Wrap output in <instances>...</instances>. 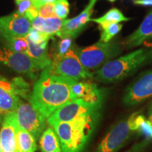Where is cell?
<instances>
[{
    "mask_svg": "<svg viewBox=\"0 0 152 152\" xmlns=\"http://www.w3.org/2000/svg\"><path fill=\"white\" fill-rule=\"evenodd\" d=\"M75 81L55 73L49 66L43 69L34 85L30 103L47 119L57 109L76 99L72 91Z\"/></svg>",
    "mask_w": 152,
    "mask_h": 152,
    "instance_id": "6da1fadb",
    "label": "cell"
},
{
    "mask_svg": "<svg viewBox=\"0 0 152 152\" xmlns=\"http://www.w3.org/2000/svg\"><path fill=\"white\" fill-rule=\"evenodd\" d=\"M152 60V46L137 49L106 63L95 71L94 79L100 83H115L126 78Z\"/></svg>",
    "mask_w": 152,
    "mask_h": 152,
    "instance_id": "7a4b0ae2",
    "label": "cell"
},
{
    "mask_svg": "<svg viewBox=\"0 0 152 152\" xmlns=\"http://www.w3.org/2000/svg\"><path fill=\"white\" fill-rule=\"evenodd\" d=\"M100 114L52 127L59 140L62 152H83L98 124Z\"/></svg>",
    "mask_w": 152,
    "mask_h": 152,
    "instance_id": "3957f363",
    "label": "cell"
},
{
    "mask_svg": "<svg viewBox=\"0 0 152 152\" xmlns=\"http://www.w3.org/2000/svg\"><path fill=\"white\" fill-rule=\"evenodd\" d=\"M145 120L139 112H135L128 118L121 121L110 129L95 152H118L134 132L139 131Z\"/></svg>",
    "mask_w": 152,
    "mask_h": 152,
    "instance_id": "277c9868",
    "label": "cell"
},
{
    "mask_svg": "<svg viewBox=\"0 0 152 152\" xmlns=\"http://www.w3.org/2000/svg\"><path fill=\"white\" fill-rule=\"evenodd\" d=\"M122 45L115 41H99L87 47L75 48V53L85 68L97 71L106 63L117 58L122 53Z\"/></svg>",
    "mask_w": 152,
    "mask_h": 152,
    "instance_id": "5b68a950",
    "label": "cell"
},
{
    "mask_svg": "<svg viewBox=\"0 0 152 152\" xmlns=\"http://www.w3.org/2000/svg\"><path fill=\"white\" fill-rule=\"evenodd\" d=\"M102 106L76 99L57 109L47 119L49 126L58 123L71 122L100 114Z\"/></svg>",
    "mask_w": 152,
    "mask_h": 152,
    "instance_id": "8992f818",
    "label": "cell"
},
{
    "mask_svg": "<svg viewBox=\"0 0 152 152\" xmlns=\"http://www.w3.org/2000/svg\"><path fill=\"white\" fill-rule=\"evenodd\" d=\"M76 46L70 49L65 55L52 60L50 66L58 75L76 81L94 79V73L84 67L75 53Z\"/></svg>",
    "mask_w": 152,
    "mask_h": 152,
    "instance_id": "52a82bcc",
    "label": "cell"
},
{
    "mask_svg": "<svg viewBox=\"0 0 152 152\" xmlns=\"http://www.w3.org/2000/svg\"><path fill=\"white\" fill-rule=\"evenodd\" d=\"M13 112L18 126L30 133L36 140H39L46 127V118L37 111L31 104L22 100Z\"/></svg>",
    "mask_w": 152,
    "mask_h": 152,
    "instance_id": "ba28073f",
    "label": "cell"
},
{
    "mask_svg": "<svg viewBox=\"0 0 152 152\" xmlns=\"http://www.w3.org/2000/svg\"><path fill=\"white\" fill-rule=\"evenodd\" d=\"M0 64L31 79L35 78L37 72L39 71L27 54L15 52L6 44L0 46Z\"/></svg>",
    "mask_w": 152,
    "mask_h": 152,
    "instance_id": "9c48e42d",
    "label": "cell"
},
{
    "mask_svg": "<svg viewBox=\"0 0 152 152\" xmlns=\"http://www.w3.org/2000/svg\"><path fill=\"white\" fill-rule=\"evenodd\" d=\"M152 98V69L140 74L125 89L123 104L127 107L138 105Z\"/></svg>",
    "mask_w": 152,
    "mask_h": 152,
    "instance_id": "30bf717a",
    "label": "cell"
},
{
    "mask_svg": "<svg viewBox=\"0 0 152 152\" xmlns=\"http://www.w3.org/2000/svg\"><path fill=\"white\" fill-rule=\"evenodd\" d=\"M26 83L23 80L11 82L0 75V113L6 115L14 111L25 94Z\"/></svg>",
    "mask_w": 152,
    "mask_h": 152,
    "instance_id": "8fae6325",
    "label": "cell"
},
{
    "mask_svg": "<svg viewBox=\"0 0 152 152\" xmlns=\"http://www.w3.org/2000/svg\"><path fill=\"white\" fill-rule=\"evenodd\" d=\"M32 28L31 21L27 16L16 12L0 17V37H26Z\"/></svg>",
    "mask_w": 152,
    "mask_h": 152,
    "instance_id": "7c38bea8",
    "label": "cell"
},
{
    "mask_svg": "<svg viewBox=\"0 0 152 152\" xmlns=\"http://www.w3.org/2000/svg\"><path fill=\"white\" fill-rule=\"evenodd\" d=\"M96 1L97 0H90L87 7L79 15L75 18L64 20L61 29L57 37L59 38L71 37L75 39L91 21V16Z\"/></svg>",
    "mask_w": 152,
    "mask_h": 152,
    "instance_id": "4fadbf2b",
    "label": "cell"
},
{
    "mask_svg": "<svg viewBox=\"0 0 152 152\" xmlns=\"http://www.w3.org/2000/svg\"><path fill=\"white\" fill-rule=\"evenodd\" d=\"M72 91L76 99L96 105H103L105 96L104 90L90 81H75L72 85Z\"/></svg>",
    "mask_w": 152,
    "mask_h": 152,
    "instance_id": "5bb4252c",
    "label": "cell"
},
{
    "mask_svg": "<svg viewBox=\"0 0 152 152\" xmlns=\"http://www.w3.org/2000/svg\"><path fill=\"white\" fill-rule=\"evenodd\" d=\"M16 125L14 112L6 114L0 128V147L1 152H17Z\"/></svg>",
    "mask_w": 152,
    "mask_h": 152,
    "instance_id": "9a60e30c",
    "label": "cell"
},
{
    "mask_svg": "<svg viewBox=\"0 0 152 152\" xmlns=\"http://www.w3.org/2000/svg\"><path fill=\"white\" fill-rule=\"evenodd\" d=\"M152 36V10L148 13L137 29L125 38L123 46L127 49L139 47Z\"/></svg>",
    "mask_w": 152,
    "mask_h": 152,
    "instance_id": "2e32d148",
    "label": "cell"
},
{
    "mask_svg": "<svg viewBox=\"0 0 152 152\" xmlns=\"http://www.w3.org/2000/svg\"><path fill=\"white\" fill-rule=\"evenodd\" d=\"M28 39V38H27ZM29 51L28 56L35 63L39 70H43L52 64V57L49 56L47 50L48 42L42 44H34L28 40Z\"/></svg>",
    "mask_w": 152,
    "mask_h": 152,
    "instance_id": "e0dca14e",
    "label": "cell"
},
{
    "mask_svg": "<svg viewBox=\"0 0 152 152\" xmlns=\"http://www.w3.org/2000/svg\"><path fill=\"white\" fill-rule=\"evenodd\" d=\"M64 20L56 16L42 18L37 16L31 20L32 28L47 34L51 37L57 36L61 29Z\"/></svg>",
    "mask_w": 152,
    "mask_h": 152,
    "instance_id": "ac0fdd59",
    "label": "cell"
},
{
    "mask_svg": "<svg viewBox=\"0 0 152 152\" xmlns=\"http://www.w3.org/2000/svg\"><path fill=\"white\" fill-rule=\"evenodd\" d=\"M39 141L42 152H62L59 140L52 127L45 129Z\"/></svg>",
    "mask_w": 152,
    "mask_h": 152,
    "instance_id": "d6986e66",
    "label": "cell"
},
{
    "mask_svg": "<svg viewBox=\"0 0 152 152\" xmlns=\"http://www.w3.org/2000/svg\"><path fill=\"white\" fill-rule=\"evenodd\" d=\"M17 123V122H16ZM17 152H35L37 150V140L30 133L16 125Z\"/></svg>",
    "mask_w": 152,
    "mask_h": 152,
    "instance_id": "ffe728a7",
    "label": "cell"
},
{
    "mask_svg": "<svg viewBox=\"0 0 152 152\" xmlns=\"http://www.w3.org/2000/svg\"><path fill=\"white\" fill-rule=\"evenodd\" d=\"M131 18H128L117 8H112L103 16L96 18H91V21L96 23L99 26H106L113 23L129 21Z\"/></svg>",
    "mask_w": 152,
    "mask_h": 152,
    "instance_id": "44dd1931",
    "label": "cell"
},
{
    "mask_svg": "<svg viewBox=\"0 0 152 152\" xmlns=\"http://www.w3.org/2000/svg\"><path fill=\"white\" fill-rule=\"evenodd\" d=\"M43 2V0H20L16 2L18 5L17 12L27 16L31 21L38 16V7Z\"/></svg>",
    "mask_w": 152,
    "mask_h": 152,
    "instance_id": "7402d4cb",
    "label": "cell"
},
{
    "mask_svg": "<svg viewBox=\"0 0 152 152\" xmlns=\"http://www.w3.org/2000/svg\"><path fill=\"white\" fill-rule=\"evenodd\" d=\"M1 39L5 41V44L14 50L15 52L27 54L29 51V44L26 37H12V36H1Z\"/></svg>",
    "mask_w": 152,
    "mask_h": 152,
    "instance_id": "603a6c76",
    "label": "cell"
},
{
    "mask_svg": "<svg viewBox=\"0 0 152 152\" xmlns=\"http://www.w3.org/2000/svg\"><path fill=\"white\" fill-rule=\"evenodd\" d=\"M123 25L121 23H113L106 26H99L100 30L99 41L104 42H109L121 31Z\"/></svg>",
    "mask_w": 152,
    "mask_h": 152,
    "instance_id": "cb8c5ba5",
    "label": "cell"
},
{
    "mask_svg": "<svg viewBox=\"0 0 152 152\" xmlns=\"http://www.w3.org/2000/svg\"><path fill=\"white\" fill-rule=\"evenodd\" d=\"M60 40L58 42L57 45L56 50L55 52L54 56H51L52 59L59 58L64 55H65L70 49H71L75 46L73 44V38L71 37H64L60 38Z\"/></svg>",
    "mask_w": 152,
    "mask_h": 152,
    "instance_id": "d4e9b609",
    "label": "cell"
},
{
    "mask_svg": "<svg viewBox=\"0 0 152 152\" xmlns=\"http://www.w3.org/2000/svg\"><path fill=\"white\" fill-rule=\"evenodd\" d=\"M55 16L64 20L69 14V2L68 0H56L54 2Z\"/></svg>",
    "mask_w": 152,
    "mask_h": 152,
    "instance_id": "484cf974",
    "label": "cell"
},
{
    "mask_svg": "<svg viewBox=\"0 0 152 152\" xmlns=\"http://www.w3.org/2000/svg\"><path fill=\"white\" fill-rule=\"evenodd\" d=\"M26 37L28 38V40L32 42L33 43L39 45V44L49 42V39L52 37L47 35V34L42 33L39 30L31 28V30H30L29 33L28 34V35L26 36Z\"/></svg>",
    "mask_w": 152,
    "mask_h": 152,
    "instance_id": "4316f807",
    "label": "cell"
},
{
    "mask_svg": "<svg viewBox=\"0 0 152 152\" xmlns=\"http://www.w3.org/2000/svg\"><path fill=\"white\" fill-rule=\"evenodd\" d=\"M38 16L42 18H50V17L56 16L54 14V3L44 2L38 7L37 9Z\"/></svg>",
    "mask_w": 152,
    "mask_h": 152,
    "instance_id": "83f0119b",
    "label": "cell"
},
{
    "mask_svg": "<svg viewBox=\"0 0 152 152\" xmlns=\"http://www.w3.org/2000/svg\"><path fill=\"white\" fill-rule=\"evenodd\" d=\"M150 140L148 139L142 140V142H138L132 146L130 149L125 152H143L144 150L147 149V147L150 144Z\"/></svg>",
    "mask_w": 152,
    "mask_h": 152,
    "instance_id": "f1b7e54d",
    "label": "cell"
},
{
    "mask_svg": "<svg viewBox=\"0 0 152 152\" xmlns=\"http://www.w3.org/2000/svg\"><path fill=\"white\" fill-rule=\"evenodd\" d=\"M134 4L136 5L149 7L152 6V0H135L134 1Z\"/></svg>",
    "mask_w": 152,
    "mask_h": 152,
    "instance_id": "f546056e",
    "label": "cell"
},
{
    "mask_svg": "<svg viewBox=\"0 0 152 152\" xmlns=\"http://www.w3.org/2000/svg\"><path fill=\"white\" fill-rule=\"evenodd\" d=\"M148 115H149V119H148V121H149L150 123L152 125V101L149 104V109H148Z\"/></svg>",
    "mask_w": 152,
    "mask_h": 152,
    "instance_id": "4dcf8cb0",
    "label": "cell"
},
{
    "mask_svg": "<svg viewBox=\"0 0 152 152\" xmlns=\"http://www.w3.org/2000/svg\"><path fill=\"white\" fill-rule=\"evenodd\" d=\"M5 115H4V114L0 113V125H1V123H2L3 121V119H4V117Z\"/></svg>",
    "mask_w": 152,
    "mask_h": 152,
    "instance_id": "1f68e13d",
    "label": "cell"
},
{
    "mask_svg": "<svg viewBox=\"0 0 152 152\" xmlns=\"http://www.w3.org/2000/svg\"><path fill=\"white\" fill-rule=\"evenodd\" d=\"M45 2H48V3H54L56 0H43Z\"/></svg>",
    "mask_w": 152,
    "mask_h": 152,
    "instance_id": "d6a6232c",
    "label": "cell"
},
{
    "mask_svg": "<svg viewBox=\"0 0 152 152\" xmlns=\"http://www.w3.org/2000/svg\"><path fill=\"white\" fill-rule=\"evenodd\" d=\"M151 42L152 43V36H151V37H149V39H148L145 42Z\"/></svg>",
    "mask_w": 152,
    "mask_h": 152,
    "instance_id": "836d02e7",
    "label": "cell"
},
{
    "mask_svg": "<svg viewBox=\"0 0 152 152\" xmlns=\"http://www.w3.org/2000/svg\"><path fill=\"white\" fill-rule=\"evenodd\" d=\"M107 1H111V2H114L115 1H116V0H107Z\"/></svg>",
    "mask_w": 152,
    "mask_h": 152,
    "instance_id": "e575fe53",
    "label": "cell"
},
{
    "mask_svg": "<svg viewBox=\"0 0 152 152\" xmlns=\"http://www.w3.org/2000/svg\"><path fill=\"white\" fill-rule=\"evenodd\" d=\"M19 1H20V0H16V2H18Z\"/></svg>",
    "mask_w": 152,
    "mask_h": 152,
    "instance_id": "d590c367",
    "label": "cell"
},
{
    "mask_svg": "<svg viewBox=\"0 0 152 152\" xmlns=\"http://www.w3.org/2000/svg\"><path fill=\"white\" fill-rule=\"evenodd\" d=\"M0 152H1V147H0Z\"/></svg>",
    "mask_w": 152,
    "mask_h": 152,
    "instance_id": "8d00e7d4",
    "label": "cell"
},
{
    "mask_svg": "<svg viewBox=\"0 0 152 152\" xmlns=\"http://www.w3.org/2000/svg\"><path fill=\"white\" fill-rule=\"evenodd\" d=\"M134 1H135V0H134Z\"/></svg>",
    "mask_w": 152,
    "mask_h": 152,
    "instance_id": "74e56055",
    "label": "cell"
}]
</instances>
